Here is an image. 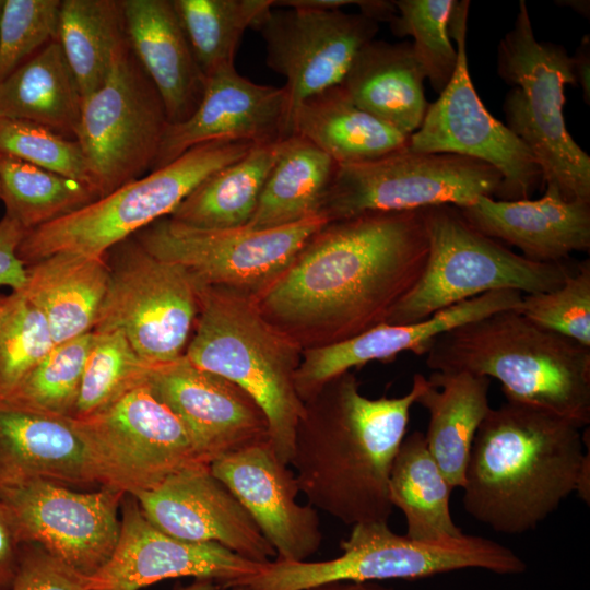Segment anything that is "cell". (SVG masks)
<instances>
[{
    "mask_svg": "<svg viewBox=\"0 0 590 590\" xmlns=\"http://www.w3.org/2000/svg\"><path fill=\"white\" fill-rule=\"evenodd\" d=\"M427 256L424 209L366 212L326 223L251 297L303 350L321 347L387 323Z\"/></svg>",
    "mask_w": 590,
    "mask_h": 590,
    "instance_id": "1",
    "label": "cell"
},
{
    "mask_svg": "<svg viewBox=\"0 0 590 590\" xmlns=\"http://www.w3.org/2000/svg\"><path fill=\"white\" fill-rule=\"evenodd\" d=\"M426 382L415 374L404 396L370 399L346 371L304 402L290 464L309 505L352 527L388 522L391 465Z\"/></svg>",
    "mask_w": 590,
    "mask_h": 590,
    "instance_id": "2",
    "label": "cell"
},
{
    "mask_svg": "<svg viewBox=\"0 0 590 590\" xmlns=\"http://www.w3.org/2000/svg\"><path fill=\"white\" fill-rule=\"evenodd\" d=\"M581 427L546 410L506 401L489 409L474 436L464 484L465 511L496 532L521 534L571 493L589 505L590 451Z\"/></svg>",
    "mask_w": 590,
    "mask_h": 590,
    "instance_id": "3",
    "label": "cell"
},
{
    "mask_svg": "<svg viewBox=\"0 0 590 590\" xmlns=\"http://www.w3.org/2000/svg\"><path fill=\"white\" fill-rule=\"evenodd\" d=\"M424 355L433 371L492 377L507 401L546 410L580 427L590 422V347L539 327L517 309L442 332Z\"/></svg>",
    "mask_w": 590,
    "mask_h": 590,
    "instance_id": "4",
    "label": "cell"
},
{
    "mask_svg": "<svg viewBox=\"0 0 590 590\" xmlns=\"http://www.w3.org/2000/svg\"><path fill=\"white\" fill-rule=\"evenodd\" d=\"M303 349L267 321L252 297L200 285L199 312L184 355L245 390L262 409L278 458L290 464L305 412L295 375Z\"/></svg>",
    "mask_w": 590,
    "mask_h": 590,
    "instance_id": "5",
    "label": "cell"
},
{
    "mask_svg": "<svg viewBox=\"0 0 590 590\" xmlns=\"http://www.w3.org/2000/svg\"><path fill=\"white\" fill-rule=\"evenodd\" d=\"M497 74L514 87L506 94V127L529 149L542 182L563 199L590 203V156L569 134L564 88L576 86L571 56L536 39L524 1L497 48Z\"/></svg>",
    "mask_w": 590,
    "mask_h": 590,
    "instance_id": "6",
    "label": "cell"
},
{
    "mask_svg": "<svg viewBox=\"0 0 590 590\" xmlns=\"http://www.w3.org/2000/svg\"><path fill=\"white\" fill-rule=\"evenodd\" d=\"M340 547L342 554L329 560H271L258 574L237 581L232 588L309 590L332 582L412 580L470 568L498 575H517L527 569L515 552L491 539L463 534L440 542H424L392 532L388 522L353 526Z\"/></svg>",
    "mask_w": 590,
    "mask_h": 590,
    "instance_id": "7",
    "label": "cell"
},
{
    "mask_svg": "<svg viewBox=\"0 0 590 590\" xmlns=\"http://www.w3.org/2000/svg\"><path fill=\"white\" fill-rule=\"evenodd\" d=\"M253 146L243 141L193 146L86 206L26 232L17 256L25 267L59 252L106 256L116 245L169 216L205 178Z\"/></svg>",
    "mask_w": 590,
    "mask_h": 590,
    "instance_id": "8",
    "label": "cell"
},
{
    "mask_svg": "<svg viewBox=\"0 0 590 590\" xmlns=\"http://www.w3.org/2000/svg\"><path fill=\"white\" fill-rule=\"evenodd\" d=\"M428 256L424 271L390 315L411 324L479 295L503 290L552 291L571 272L563 262L530 260L473 227L453 205L424 209Z\"/></svg>",
    "mask_w": 590,
    "mask_h": 590,
    "instance_id": "9",
    "label": "cell"
},
{
    "mask_svg": "<svg viewBox=\"0 0 590 590\" xmlns=\"http://www.w3.org/2000/svg\"><path fill=\"white\" fill-rule=\"evenodd\" d=\"M71 423L84 446L94 484L123 495L149 491L189 465L205 463L180 420L149 381Z\"/></svg>",
    "mask_w": 590,
    "mask_h": 590,
    "instance_id": "10",
    "label": "cell"
},
{
    "mask_svg": "<svg viewBox=\"0 0 590 590\" xmlns=\"http://www.w3.org/2000/svg\"><path fill=\"white\" fill-rule=\"evenodd\" d=\"M502 182V175L484 162L405 148L377 160L338 165L319 215L330 222L366 212L464 208L482 196L498 197Z\"/></svg>",
    "mask_w": 590,
    "mask_h": 590,
    "instance_id": "11",
    "label": "cell"
},
{
    "mask_svg": "<svg viewBox=\"0 0 590 590\" xmlns=\"http://www.w3.org/2000/svg\"><path fill=\"white\" fill-rule=\"evenodd\" d=\"M109 251L108 286L93 331L122 332L152 365L184 355L199 312L198 282L179 264L146 251L134 237Z\"/></svg>",
    "mask_w": 590,
    "mask_h": 590,
    "instance_id": "12",
    "label": "cell"
},
{
    "mask_svg": "<svg viewBox=\"0 0 590 590\" xmlns=\"http://www.w3.org/2000/svg\"><path fill=\"white\" fill-rule=\"evenodd\" d=\"M167 125L161 97L126 42L103 85L82 99L74 134L99 198L152 169Z\"/></svg>",
    "mask_w": 590,
    "mask_h": 590,
    "instance_id": "13",
    "label": "cell"
},
{
    "mask_svg": "<svg viewBox=\"0 0 590 590\" xmlns=\"http://www.w3.org/2000/svg\"><path fill=\"white\" fill-rule=\"evenodd\" d=\"M469 8L468 0L455 2L449 35L456 43V70L438 98L428 104L408 148L418 153H448L484 162L503 177L499 200L529 199L542 181L541 170L524 143L489 114L473 85L467 58Z\"/></svg>",
    "mask_w": 590,
    "mask_h": 590,
    "instance_id": "14",
    "label": "cell"
},
{
    "mask_svg": "<svg viewBox=\"0 0 590 590\" xmlns=\"http://www.w3.org/2000/svg\"><path fill=\"white\" fill-rule=\"evenodd\" d=\"M326 223L317 215L268 229H204L165 216L132 237L153 256L182 267L199 285L255 296L288 267L306 240Z\"/></svg>",
    "mask_w": 590,
    "mask_h": 590,
    "instance_id": "15",
    "label": "cell"
},
{
    "mask_svg": "<svg viewBox=\"0 0 590 590\" xmlns=\"http://www.w3.org/2000/svg\"><path fill=\"white\" fill-rule=\"evenodd\" d=\"M123 496L104 487L80 492L48 479L0 488V502L11 512L21 542L39 545L86 578L115 551Z\"/></svg>",
    "mask_w": 590,
    "mask_h": 590,
    "instance_id": "16",
    "label": "cell"
},
{
    "mask_svg": "<svg viewBox=\"0 0 590 590\" xmlns=\"http://www.w3.org/2000/svg\"><path fill=\"white\" fill-rule=\"evenodd\" d=\"M252 28L266 45L270 69L285 79L287 125L307 98L340 85L356 55L378 33V23L342 10L272 7Z\"/></svg>",
    "mask_w": 590,
    "mask_h": 590,
    "instance_id": "17",
    "label": "cell"
},
{
    "mask_svg": "<svg viewBox=\"0 0 590 590\" xmlns=\"http://www.w3.org/2000/svg\"><path fill=\"white\" fill-rule=\"evenodd\" d=\"M120 508L117 545L105 566L90 578L91 590H140L179 577L213 579L226 589L264 565L219 543L187 542L162 532L131 495L123 496Z\"/></svg>",
    "mask_w": 590,
    "mask_h": 590,
    "instance_id": "18",
    "label": "cell"
},
{
    "mask_svg": "<svg viewBox=\"0 0 590 590\" xmlns=\"http://www.w3.org/2000/svg\"><path fill=\"white\" fill-rule=\"evenodd\" d=\"M145 518L162 532L193 543H219L257 562L276 558L272 545L210 464L196 463L157 486L133 495Z\"/></svg>",
    "mask_w": 590,
    "mask_h": 590,
    "instance_id": "19",
    "label": "cell"
},
{
    "mask_svg": "<svg viewBox=\"0 0 590 590\" xmlns=\"http://www.w3.org/2000/svg\"><path fill=\"white\" fill-rule=\"evenodd\" d=\"M148 381L208 464L270 440L266 414L257 402L236 384L197 367L185 355L153 365Z\"/></svg>",
    "mask_w": 590,
    "mask_h": 590,
    "instance_id": "20",
    "label": "cell"
},
{
    "mask_svg": "<svg viewBox=\"0 0 590 590\" xmlns=\"http://www.w3.org/2000/svg\"><path fill=\"white\" fill-rule=\"evenodd\" d=\"M210 470L239 500L278 560L303 562L322 543L317 509L297 503L295 474L270 440L222 456Z\"/></svg>",
    "mask_w": 590,
    "mask_h": 590,
    "instance_id": "21",
    "label": "cell"
},
{
    "mask_svg": "<svg viewBox=\"0 0 590 590\" xmlns=\"http://www.w3.org/2000/svg\"><path fill=\"white\" fill-rule=\"evenodd\" d=\"M291 137L283 87L257 84L233 66L206 76L202 98L186 120L168 123L151 170L212 141L269 144Z\"/></svg>",
    "mask_w": 590,
    "mask_h": 590,
    "instance_id": "22",
    "label": "cell"
},
{
    "mask_svg": "<svg viewBox=\"0 0 590 590\" xmlns=\"http://www.w3.org/2000/svg\"><path fill=\"white\" fill-rule=\"evenodd\" d=\"M522 295L512 290L493 291L416 323H384L345 341L306 349L295 375L297 394L306 402L331 379L371 361H392L404 351L423 356L435 337L498 311L519 309Z\"/></svg>",
    "mask_w": 590,
    "mask_h": 590,
    "instance_id": "23",
    "label": "cell"
},
{
    "mask_svg": "<svg viewBox=\"0 0 590 590\" xmlns=\"http://www.w3.org/2000/svg\"><path fill=\"white\" fill-rule=\"evenodd\" d=\"M458 209L477 231L517 247L533 261L562 262L590 249V203L567 201L552 186L536 200L482 196Z\"/></svg>",
    "mask_w": 590,
    "mask_h": 590,
    "instance_id": "24",
    "label": "cell"
},
{
    "mask_svg": "<svg viewBox=\"0 0 590 590\" xmlns=\"http://www.w3.org/2000/svg\"><path fill=\"white\" fill-rule=\"evenodd\" d=\"M127 43L163 103L168 123L197 109L206 78L170 0H122Z\"/></svg>",
    "mask_w": 590,
    "mask_h": 590,
    "instance_id": "25",
    "label": "cell"
},
{
    "mask_svg": "<svg viewBox=\"0 0 590 590\" xmlns=\"http://www.w3.org/2000/svg\"><path fill=\"white\" fill-rule=\"evenodd\" d=\"M32 479L94 485L71 418L0 399V488Z\"/></svg>",
    "mask_w": 590,
    "mask_h": 590,
    "instance_id": "26",
    "label": "cell"
},
{
    "mask_svg": "<svg viewBox=\"0 0 590 590\" xmlns=\"http://www.w3.org/2000/svg\"><path fill=\"white\" fill-rule=\"evenodd\" d=\"M424 80L411 43L374 39L356 55L340 86L358 107L411 135L428 108Z\"/></svg>",
    "mask_w": 590,
    "mask_h": 590,
    "instance_id": "27",
    "label": "cell"
},
{
    "mask_svg": "<svg viewBox=\"0 0 590 590\" xmlns=\"http://www.w3.org/2000/svg\"><path fill=\"white\" fill-rule=\"evenodd\" d=\"M26 269L21 293L45 316L55 344L93 331L109 281L106 256L59 252Z\"/></svg>",
    "mask_w": 590,
    "mask_h": 590,
    "instance_id": "28",
    "label": "cell"
},
{
    "mask_svg": "<svg viewBox=\"0 0 590 590\" xmlns=\"http://www.w3.org/2000/svg\"><path fill=\"white\" fill-rule=\"evenodd\" d=\"M299 135L338 165L380 158L409 145L410 135L354 104L340 85L304 101L292 120Z\"/></svg>",
    "mask_w": 590,
    "mask_h": 590,
    "instance_id": "29",
    "label": "cell"
},
{
    "mask_svg": "<svg viewBox=\"0 0 590 590\" xmlns=\"http://www.w3.org/2000/svg\"><path fill=\"white\" fill-rule=\"evenodd\" d=\"M489 386L484 376L433 371L416 400L429 415L427 447L452 488L464 484L474 436L491 409Z\"/></svg>",
    "mask_w": 590,
    "mask_h": 590,
    "instance_id": "30",
    "label": "cell"
},
{
    "mask_svg": "<svg viewBox=\"0 0 590 590\" xmlns=\"http://www.w3.org/2000/svg\"><path fill=\"white\" fill-rule=\"evenodd\" d=\"M82 96L60 44L52 40L0 81V117L74 139Z\"/></svg>",
    "mask_w": 590,
    "mask_h": 590,
    "instance_id": "31",
    "label": "cell"
},
{
    "mask_svg": "<svg viewBox=\"0 0 590 590\" xmlns=\"http://www.w3.org/2000/svg\"><path fill=\"white\" fill-rule=\"evenodd\" d=\"M448 483L432 456L424 433L404 437L393 459L388 491L392 507L406 520L405 535L417 541L440 542L462 536L450 507Z\"/></svg>",
    "mask_w": 590,
    "mask_h": 590,
    "instance_id": "32",
    "label": "cell"
},
{
    "mask_svg": "<svg viewBox=\"0 0 590 590\" xmlns=\"http://www.w3.org/2000/svg\"><path fill=\"white\" fill-rule=\"evenodd\" d=\"M337 166L306 139L296 134L286 138L244 227L275 228L319 215Z\"/></svg>",
    "mask_w": 590,
    "mask_h": 590,
    "instance_id": "33",
    "label": "cell"
},
{
    "mask_svg": "<svg viewBox=\"0 0 590 590\" xmlns=\"http://www.w3.org/2000/svg\"><path fill=\"white\" fill-rule=\"evenodd\" d=\"M284 140L255 145L239 160L210 175L169 217L180 224L204 229L246 226Z\"/></svg>",
    "mask_w": 590,
    "mask_h": 590,
    "instance_id": "34",
    "label": "cell"
},
{
    "mask_svg": "<svg viewBox=\"0 0 590 590\" xmlns=\"http://www.w3.org/2000/svg\"><path fill=\"white\" fill-rule=\"evenodd\" d=\"M57 40L83 99L103 85L127 42L121 1H61Z\"/></svg>",
    "mask_w": 590,
    "mask_h": 590,
    "instance_id": "35",
    "label": "cell"
},
{
    "mask_svg": "<svg viewBox=\"0 0 590 590\" xmlns=\"http://www.w3.org/2000/svg\"><path fill=\"white\" fill-rule=\"evenodd\" d=\"M99 197L87 186L0 154V199L7 216L26 232L69 215Z\"/></svg>",
    "mask_w": 590,
    "mask_h": 590,
    "instance_id": "36",
    "label": "cell"
},
{
    "mask_svg": "<svg viewBox=\"0 0 590 590\" xmlns=\"http://www.w3.org/2000/svg\"><path fill=\"white\" fill-rule=\"evenodd\" d=\"M196 60L205 78L235 64L247 28L273 7V0H172Z\"/></svg>",
    "mask_w": 590,
    "mask_h": 590,
    "instance_id": "37",
    "label": "cell"
},
{
    "mask_svg": "<svg viewBox=\"0 0 590 590\" xmlns=\"http://www.w3.org/2000/svg\"><path fill=\"white\" fill-rule=\"evenodd\" d=\"M117 330L93 331L72 418H83L107 408L145 384L152 368Z\"/></svg>",
    "mask_w": 590,
    "mask_h": 590,
    "instance_id": "38",
    "label": "cell"
},
{
    "mask_svg": "<svg viewBox=\"0 0 590 590\" xmlns=\"http://www.w3.org/2000/svg\"><path fill=\"white\" fill-rule=\"evenodd\" d=\"M93 331L56 344L5 397L10 403L72 418Z\"/></svg>",
    "mask_w": 590,
    "mask_h": 590,
    "instance_id": "39",
    "label": "cell"
},
{
    "mask_svg": "<svg viewBox=\"0 0 590 590\" xmlns=\"http://www.w3.org/2000/svg\"><path fill=\"white\" fill-rule=\"evenodd\" d=\"M456 0H394L397 15L390 22L399 37L411 36L414 55L432 87L441 93L457 66V49L449 35Z\"/></svg>",
    "mask_w": 590,
    "mask_h": 590,
    "instance_id": "40",
    "label": "cell"
},
{
    "mask_svg": "<svg viewBox=\"0 0 590 590\" xmlns=\"http://www.w3.org/2000/svg\"><path fill=\"white\" fill-rule=\"evenodd\" d=\"M55 345L43 312L21 292L7 295L0 311V398L9 394Z\"/></svg>",
    "mask_w": 590,
    "mask_h": 590,
    "instance_id": "41",
    "label": "cell"
},
{
    "mask_svg": "<svg viewBox=\"0 0 590 590\" xmlns=\"http://www.w3.org/2000/svg\"><path fill=\"white\" fill-rule=\"evenodd\" d=\"M0 154L69 177L96 192L79 142L43 126L0 117Z\"/></svg>",
    "mask_w": 590,
    "mask_h": 590,
    "instance_id": "42",
    "label": "cell"
},
{
    "mask_svg": "<svg viewBox=\"0 0 590 590\" xmlns=\"http://www.w3.org/2000/svg\"><path fill=\"white\" fill-rule=\"evenodd\" d=\"M517 310L539 327L590 347V261L581 262L556 288L522 295Z\"/></svg>",
    "mask_w": 590,
    "mask_h": 590,
    "instance_id": "43",
    "label": "cell"
},
{
    "mask_svg": "<svg viewBox=\"0 0 590 590\" xmlns=\"http://www.w3.org/2000/svg\"><path fill=\"white\" fill-rule=\"evenodd\" d=\"M59 0H4L0 17V81L57 40Z\"/></svg>",
    "mask_w": 590,
    "mask_h": 590,
    "instance_id": "44",
    "label": "cell"
},
{
    "mask_svg": "<svg viewBox=\"0 0 590 590\" xmlns=\"http://www.w3.org/2000/svg\"><path fill=\"white\" fill-rule=\"evenodd\" d=\"M9 590H91L90 578L34 543H22L20 562Z\"/></svg>",
    "mask_w": 590,
    "mask_h": 590,
    "instance_id": "45",
    "label": "cell"
},
{
    "mask_svg": "<svg viewBox=\"0 0 590 590\" xmlns=\"http://www.w3.org/2000/svg\"><path fill=\"white\" fill-rule=\"evenodd\" d=\"M26 231L13 219L0 220V286L21 292L27 281V269L17 256V248Z\"/></svg>",
    "mask_w": 590,
    "mask_h": 590,
    "instance_id": "46",
    "label": "cell"
},
{
    "mask_svg": "<svg viewBox=\"0 0 590 590\" xmlns=\"http://www.w3.org/2000/svg\"><path fill=\"white\" fill-rule=\"evenodd\" d=\"M346 5L358 7L362 14L377 23H390L397 15V8L393 1L386 0H273V7L278 8L341 10Z\"/></svg>",
    "mask_w": 590,
    "mask_h": 590,
    "instance_id": "47",
    "label": "cell"
},
{
    "mask_svg": "<svg viewBox=\"0 0 590 590\" xmlns=\"http://www.w3.org/2000/svg\"><path fill=\"white\" fill-rule=\"evenodd\" d=\"M22 542L9 509L0 502V590H9L15 577Z\"/></svg>",
    "mask_w": 590,
    "mask_h": 590,
    "instance_id": "48",
    "label": "cell"
},
{
    "mask_svg": "<svg viewBox=\"0 0 590 590\" xmlns=\"http://www.w3.org/2000/svg\"><path fill=\"white\" fill-rule=\"evenodd\" d=\"M573 71L577 85L582 90L583 101L590 104V36L586 34L575 55L571 56Z\"/></svg>",
    "mask_w": 590,
    "mask_h": 590,
    "instance_id": "49",
    "label": "cell"
},
{
    "mask_svg": "<svg viewBox=\"0 0 590 590\" xmlns=\"http://www.w3.org/2000/svg\"><path fill=\"white\" fill-rule=\"evenodd\" d=\"M309 590H393L382 586L380 582H351L341 581L327 583Z\"/></svg>",
    "mask_w": 590,
    "mask_h": 590,
    "instance_id": "50",
    "label": "cell"
},
{
    "mask_svg": "<svg viewBox=\"0 0 590 590\" xmlns=\"http://www.w3.org/2000/svg\"><path fill=\"white\" fill-rule=\"evenodd\" d=\"M224 588L213 579L200 578L196 579L188 587H184L179 590H223ZM232 590H247L244 587H234Z\"/></svg>",
    "mask_w": 590,
    "mask_h": 590,
    "instance_id": "51",
    "label": "cell"
},
{
    "mask_svg": "<svg viewBox=\"0 0 590 590\" xmlns=\"http://www.w3.org/2000/svg\"><path fill=\"white\" fill-rule=\"evenodd\" d=\"M558 5H565L573 9L578 14H581L585 17H589L590 13V2L588 0H564L557 1Z\"/></svg>",
    "mask_w": 590,
    "mask_h": 590,
    "instance_id": "52",
    "label": "cell"
},
{
    "mask_svg": "<svg viewBox=\"0 0 590 590\" xmlns=\"http://www.w3.org/2000/svg\"><path fill=\"white\" fill-rule=\"evenodd\" d=\"M4 299H5V296H0V311L4 305Z\"/></svg>",
    "mask_w": 590,
    "mask_h": 590,
    "instance_id": "53",
    "label": "cell"
},
{
    "mask_svg": "<svg viewBox=\"0 0 590 590\" xmlns=\"http://www.w3.org/2000/svg\"><path fill=\"white\" fill-rule=\"evenodd\" d=\"M3 2L2 0H0V17H1V12H2V8H3Z\"/></svg>",
    "mask_w": 590,
    "mask_h": 590,
    "instance_id": "54",
    "label": "cell"
}]
</instances>
